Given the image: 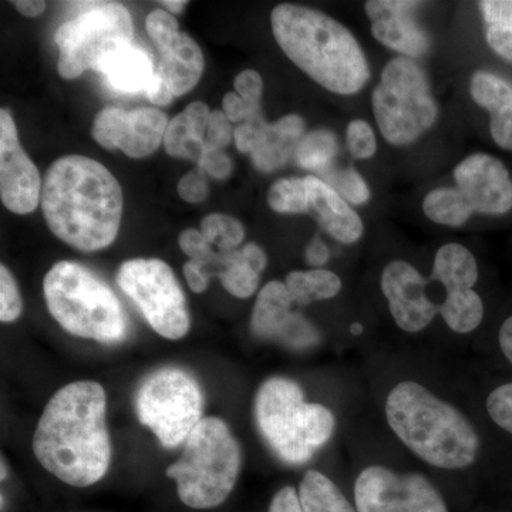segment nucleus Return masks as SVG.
Segmentation results:
<instances>
[{"mask_svg":"<svg viewBox=\"0 0 512 512\" xmlns=\"http://www.w3.org/2000/svg\"><path fill=\"white\" fill-rule=\"evenodd\" d=\"M106 410V390L100 383L82 380L57 390L33 436L40 466L72 487L99 483L111 461Z\"/></svg>","mask_w":512,"mask_h":512,"instance_id":"f257e3e1","label":"nucleus"},{"mask_svg":"<svg viewBox=\"0 0 512 512\" xmlns=\"http://www.w3.org/2000/svg\"><path fill=\"white\" fill-rule=\"evenodd\" d=\"M160 5L164 6L165 10L171 15H177V13L183 12L187 2L185 0H164V2H160Z\"/></svg>","mask_w":512,"mask_h":512,"instance_id":"bf43d9fd","label":"nucleus"},{"mask_svg":"<svg viewBox=\"0 0 512 512\" xmlns=\"http://www.w3.org/2000/svg\"><path fill=\"white\" fill-rule=\"evenodd\" d=\"M305 393L298 383L286 377H271L259 387L255 396V419L272 451L286 464L301 466L311 460V448L299 434V407Z\"/></svg>","mask_w":512,"mask_h":512,"instance_id":"9b49d317","label":"nucleus"},{"mask_svg":"<svg viewBox=\"0 0 512 512\" xmlns=\"http://www.w3.org/2000/svg\"><path fill=\"white\" fill-rule=\"evenodd\" d=\"M272 32L279 47L302 72L340 96L359 93L369 82V64L355 36L319 10L276 6Z\"/></svg>","mask_w":512,"mask_h":512,"instance_id":"7ed1b4c3","label":"nucleus"},{"mask_svg":"<svg viewBox=\"0 0 512 512\" xmlns=\"http://www.w3.org/2000/svg\"><path fill=\"white\" fill-rule=\"evenodd\" d=\"M470 93L490 113L491 136L498 147L512 151V84L490 72L473 74Z\"/></svg>","mask_w":512,"mask_h":512,"instance_id":"6ab92c4d","label":"nucleus"},{"mask_svg":"<svg viewBox=\"0 0 512 512\" xmlns=\"http://www.w3.org/2000/svg\"><path fill=\"white\" fill-rule=\"evenodd\" d=\"M431 282L409 262L397 259L384 266L380 286L394 322L404 332H421L440 313V303L427 293Z\"/></svg>","mask_w":512,"mask_h":512,"instance_id":"4468645a","label":"nucleus"},{"mask_svg":"<svg viewBox=\"0 0 512 512\" xmlns=\"http://www.w3.org/2000/svg\"><path fill=\"white\" fill-rule=\"evenodd\" d=\"M234 84L237 94L247 103L249 114L261 110V97L264 92L261 74L255 70H245L235 77Z\"/></svg>","mask_w":512,"mask_h":512,"instance_id":"a18cd8bd","label":"nucleus"},{"mask_svg":"<svg viewBox=\"0 0 512 512\" xmlns=\"http://www.w3.org/2000/svg\"><path fill=\"white\" fill-rule=\"evenodd\" d=\"M163 144L165 151L171 157L188 158V160H194L197 163H200L205 151V143L195 137L185 111L170 120L167 131H165Z\"/></svg>","mask_w":512,"mask_h":512,"instance_id":"473e14b6","label":"nucleus"},{"mask_svg":"<svg viewBox=\"0 0 512 512\" xmlns=\"http://www.w3.org/2000/svg\"><path fill=\"white\" fill-rule=\"evenodd\" d=\"M183 456L165 471L178 498L194 510L220 507L234 491L242 450L225 421L204 417L185 441Z\"/></svg>","mask_w":512,"mask_h":512,"instance_id":"423d86ee","label":"nucleus"},{"mask_svg":"<svg viewBox=\"0 0 512 512\" xmlns=\"http://www.w3.org/2000/svg\"><path fill=\"white\" fill-rule=\"evenodd\" d=\"M146 29L160 53L170 49L181 35L177 20L165 9H154L147 16Z\"/></svg>","mask_w":512,"mask_h":512,"instance_id":"c9c22d12","label":"nucleus"},{"mask_svg":"<svg viewBox=\"0 0 512 512\" xmlns=\"http://www.w3.org/2000/svg\"><path fill=\"white\" fill-rule=\"evenodd\" d=\"M43 215L60 241L83 252L110 247L123 217V191L113 174L92 158L66 156L47 170Z\"/></svg>","mask_w":512,"mask_h":512,"instance_id":"f03ea898","label":"nucleus"},{"mask_svg":"<svg viewBox=\"0 0 512 512\" xmlns=\"http://www.w3.org/2000/svg\"><path fill=\"white\" fill-rule=\"evenodd\" d=\"M329 258L330 252L325 242L319 237L313 238L311 244L308 245L305 251L306 264L313 266L315 269H322V266L328 264Z\"/></svg>","mask_w":512,"mask_h":512,"instance_id":"5fc2aeb1","label":"nucleus"},{"mask_svg":"<svg viewBox=\"0 0 512 512\" xmlns=\"http://www.w3.org/2000/svg\"><path fill=\"white\" fill-rule=\"evenodd\" d=\"M431 281L440 282L446 293L473 289L478 281L476 256L464 245L446 244L434 256Z\"/></svg>","mask_w":512,"mask_h":512,"instance_id":"b1692460","label":"nucleus"},{"mask_svg":"<svg viewBox=\"0 0 512 512\" xmlns=\"http://www.w3.org/2000/svg\"><path fill=\"white\" fill-rule=\"evenodd\" d=\"M338 150V140L332 131H311L305 134L296 148V163L305 170L323 171L332 164Z\"/></svg>","mask_w":512,"mask_h":512,"instance_id":"7c9ffc66","label":"nucleus"},{"mask_svg":"<svg viewBox=\"0 0 512 512\" xmlns=\"http://www.w3.org/2000/svg\"><path fill=\"white\" fill-rule=\"evenodd\" d=\"M352 332L353 333L362 332V328H360V325H357V323H355V325H353Z\"/></svg>","mask_w":512,"mask_h":512,"instance_id":"680f3d73","label":"nucleus"},{"mask_svg":"<svg viewBox=\"0 0 512 512\" xmlns=\"http://www.w3.org/2000/svg\"><path fill=\"white\" fill-rule=\"evenodd\" d=\"M454 180L474 212L504 215L512 210L511 175L498 158L473 154L457 165Z\"/></svg>","mask_w":512,"mask_h":512,"instance_id":"dca6fc26","label":"nucleus"},{"mask_svg":"<svg viewBox=\"0 0 512 512\" xmlns=\"http://www.w3.org/2000/svg\"><path fill=\"white\" fill-rule=\"evenodd\" d=\"M298 494L303 512H356L338 485L316 470L303 476Z\"/></svg>","mask_w":512,"mask_h":512,"instance_id":"393cba45","label":"nucleus"},{"mask_svg":"<svg viewBox=\"0 0 512 512\" xmlns=\"http://www.w3.org/2000/svg\"><path fill=\"white\" fill-rule=\"evenodd\" d=\"M346 140H348L350 153L357 160H367L375 156L377 150L375 131L367 121H350Z\"/></svg>","mask_w":512,"mask_h":512,"instance_id":"58836bf2","label":"nucleus"},{"mask_svg":"<svg viewBox=\"0 0 512 512\" xmlns=\"http://www.w3.org/2000/svg\"><path fill=\"white\" fill-rule=\"evenodd\" d=\"M42 178L20 146L18 128L6 109L0 110V197L13 214H30L42 198Z\"/></svg>","mask_w":512,"mask_h":512,"instance_id":"ddd939ff","label":"nucleus"},{"mask_svg":"<svg viewBox=\"0 0 512 512\" xmlns=\"http://www.w3.org/2000/svg\"><path fill=\"white\" fill-rule=\"evenodd\" d=\"M124 109L106 107L97 114L93 123V138L106 150H117V134Z\"/></svg>","mask_w":512,"mask_h":512,"instance_id":"ea45409f","label":"nucleus"},{"mask_svg":"<svg viewBox=\"0 0 512 512\" xmlns=\"http://www.w3.org/2000/svg\"><path fill=\"white\" fill-rule=\"evenodd\" d=\"M241 251L245 261L254 271L258 272V274H262L265 271L266 265H268V256H266L264 249L259 247L258 244L251 242V244L242 247Z\"/></svg>","mask_w":512,"mask_h":512,"instance_id":"6e6d98bb","label":"nucleus"},{"mask_svg":"<svg viewBox=\"0 0 512 512\" xmlns=\"http://www.w3.org/2000/svg\"><path fill=\"white\" fill-rule=\"evenodd\" d=\"M440 315L448 328L466 335L476 330L484 318L483 299L474 289L446 293L440 303Z\"/></svg>","mask_w":512,"mask_h":512,"instance_id":"bb28decb","label":"nucleus"},{"mask_svg":"<svg viewBox=\"0 0 512 512\" xmlns=\"http://www.w3.org/2000/svg\"><path fill=\"white\" fill-rule=\"evenodd\" d=\"M299 434L312 451L325 446L335 430V416L318 403H302L298 414Z\"/></svg>","mask_w":512,"mask_h":512,"instance_id":"2f4dec72","label":"nucleus"},{"mask_svg":"<svg viewBox=\"0 0 512 512\" xmlns=\"http://www.w3.org/2000/svg\"><path fill=\"white\" fill-rule=\"evenodd\" d=\"M268 512H303L298 491L293 487H284L275 494Z\"/></svg>","mask_w":512,"mask_h":512,"instance_id":"8fccbe9b","label":"nucleus"},{"mask_svg":"<svg viewBox=\"0 0 512 512\" xmlns=\"http://www.w3.org/2000/svg\"><path fill=\"white\" fill-rule=\"evenodd\" d=\"M292 305L285 282L266 284L252 311L251 330L256 338L274 340L293 349L315 346L320 339L318 330L299 313L292 312Z\"/></svg>","mask_w":512,"mask_h":512,"instance_id":"2eb2a0df","label":"nucleus"},{"mask_svg":"<svg viewBox=\"0 0 512 512\" xmlns=\"http://www.w3.org/2000/svg\"><path fill=\"white\" fill-rule=\"evenodd\" d=\"M204 396L191 373L180 367L154 370L138 387L136 412L165 448L184 444L202 417Z\"/></svg>","mask_w":512,"mask_h":512,"instance_id":"1a4fd4ad","label":"nucleus"},{"mask_svg":"<svg viewBox=\"0 0 512 512\" xmlns=\"http://www.w3.org/2000/svg\"><path fill=\"white\" fill-rule=\"evenodd\" d=\"M485 22V39L498 56L512 63V0L478 3Z\"/></svg>","mask_w":512,"mask_h":512,"instance_id":"c85d7f7f","label":"nucleus"},{"mask_svg":"<svg viewBox=\"0 0 512 512\" xmlns=\"http://www.w3.org/2000/svg\"><path fill=\"white\" fill-rule=\"evenodd\" d=\"M268 205L279 214H305L309 211L306 178H281L269 188Z\"/></svg>","mask_w":512,"mask_h":512,"instance_id":"72a5a7b5","label":"nucleus"},{"mask_svg":"<svg viewBox=\"0 0 512 512\" xmlns=\"http://www.w3.org/2000/svg\"><path fill=\"white\" fill-rule=\"evenodd\" d=\"M305 137V121L296 114L282 117L266 128L261 143L252 151V163L264 173L285 167Z\"/></svg>","mask_w":512,"mask_h":512,"instance_id":"4be33fe9","label":"nucleus"},{"mask_svg":"<svg viewBox=\"0 0 512 512\" xmlns=\"http://www.w3.org/2000/svg\"><path fill=\"white\" fill-rule=\"evenodd\" d=\"M222 111L231 123H244L249 117V109L244 99L237 93L225 94Z\"/></svg>","mask_w":512,"mask_h":512,"instance_id":"3c124183","label":"nucleus"},{"mask_svg":"<svg viewBox=\"0 0 512 512\" xmlns=\"http://www.w3.org/2000/svg\"><path fill=\"white\" fill-rule=\"evenodd\" d=\"M184 111L185 114H187L188 120H190L195 137L205 143L208 123H210L212 113V111H210V107H208L207 104L202 103V101H194V103H191Z\"/></svg>","mask_w":512,"mask_h":512,"instance_id":"09e8293b","label":"nucleus"},{"mask_svg":"<svg viewBox=\"0 0 512 512\" xmlns=\"http://www.w3.org/2000/svg\"><path fill=\"white\" fill-rule=\"evenodd\" d=\"M355 503L357 512H448L429 478L383 466L367 467L357 476Z\"/></svg>","mask_w":512,"mask_h":512,"instance_id":"f8f14e48","label":"nucleus"},{"mask_svg":"<svg viewBox=\"0 0 512 512\" xmlns=\"http://www.w3.org/2000/svg\"><path fill=\"white\" fill-rule=\"evenodd\" d=\"M328 184L349 204L363 205L370 200L369 187L355 168H345L330 175Z\"/></svg>","mask_w":512,"mask_h":512,"instance_id":"e433bc0d","label":"nucleus"},{"mask_svg":"<svg viewBox=\"0 0 512 512\" xmlns=\"http://www.w3.org/2000/svg\"><path fill=\"white\" fill-rule=\"evenodd\" d=\"M201 232L218 251L231 252L244 242L245 229L241 222L225 214H211L202 220Z\"/></svg>","mask_w":512,"mask_h":512,"instance_id":"f704fd0d","label":"nucleus"},{"mask_svg":"<svg viewBox=\"0 0 512 512\" xmlns=\"http://www.w3.org/2000/svg\"><path fill=\"white\" fill-rule=\"evenodd\" d=\"M234 131L235 128H232V123L224 111H212L205 136V148L222 151V148L228 147L234 141Z\"/></svg>","mask_w":512,"mask_h":512,"instance_id":"c03bdc74","label":"nucleus"},{"mask_svg":"<svg viewBox=\"0 0 512 512\" xmlns=\"http://www.w3.org/2000/svg\"><path fill=\"white\" fill-rule=\"evenodd\" d=\"M487 412L497 426L512 434V383L503 384L488 394Z\"/></svg>","mask_w":512,"mask_h":512,"instance_id":"37998d69","label":"nucleus"},{"mask_svg":"<svg viewBox=\"0 0 512 512\" xmlns=\"http://www.w3.org/2000/svg\"><path fill=\"white\" fill-rule=\"evenodd\" d=\"M178 244H180L184 254L188 256V261L195 262L204 269L211 264L215 252H217L214 245L197 229H185L181 232Z\"/></svg>","mask_w":512,"mask_h":512,"instance_id":"a19ab883","label":"nucleus"},{"mask_svg":"<svg viewBox=\"0 0 512 512\" xmlns=\"http://www.w3.org/2000/svg\"><path fill=\"white\" fill-rule=\"evenodd\" d=\"M146 94L148 100L156 104V106H167L175 97L173 90L170 89L164 77L158 72H156V76H154L153 82L148 87Z\"/></svg>","mask_w":512,"mask_h":512,"instance_id":"603ef678","label":"nucleus"},{"mask_svg":"<svg viewBox=\"0 0 512 512\" xmlns=\"http://www.w3.org/2000/svg\"><path fill=\"white\" fill-rule=\"evenodd\" d=\"M23 311L22 296L13 278L12 272L5 265L0 266V320L3 323L15 322Z\"/></svg>","mask_w":512,"mask_h":512,"instance_id":"4c0bfd02","label":"nucleus"},{"mask_svg":"<svg viewBox=\"0 0 512 512\" xmlns=\"http://www.w3.org/2000/svg\"><path fill=\"white\" fill-rule=\"evenodd\" d=\"M43 295L52 318L70 335L100 343L126 338L123 305L113 289L86 266L57 262L43 279Z\"/></svg>","mask_w":512,"mask_h":512,"instance_id":"39448f33","label":"nucleus"},{"mask_svg":"<svg viewBox=\"0 0 512 512\" xmlns=\"http://www.w3.org/2000/svg\"><path fill=\"white\" fill-rule=\"evenodd\" d=\"M170 120L163 111L153 107L124 110L121 116L117 148L131 158L150 156L161 143Z\"/></svg>","mask_w":512,"mask_h":512,"instance_id":"aec40b11","label":"nucleus"},{"mask_svg":"<svg viewBox=\"0 0 512 512\" xmlns=\"http://www.w3.org/2000/svg\"><path fill=\"white\" fill-rule=\"evenodd\" d=\"M268 126L269 123H266L261 110L249 114L248 119L235 128V146L241 153L251 154L255 147L261 143Z\"/></svg>","mask_w":512,"mask_h":512,"instance_id":"79ce46f5","label":"nucleus"},{"mask_svg":"<svg viewBox=\"0 0 512 512\" xmlns=\"http://www.w3.org/2000/svg\"><path fill=\"white\" fill-rule=\"evenodd\" d=\"M372 104L380 133L393 146L412 144L439 117L426 74L406 57L386 64L373 90Z\"/></svg>","mask_w":512,"mask_h":512,"instance_id":"0eeeda50","label":"nucleus"},{"mask_svg":"<svg viewBox=\"0 0 512 512\" xmlns=\"http://www.w3.org/2000/svg\"><path fill=\"white\" fill-rule=\"evenodd\" d=\"M157 72L164 77L175 97L191 92L204 72V55L191 36L181 32L170 49L160 53Z\"/></svg>","mask_w":512,"mask_h":512,"instance_id":"5701e85b","label":"nucleus"},{"mask_svg":"<svg viewBox=\"0 0 512 512\" xmlns=\"http://www.w3.org/2000/svg\"><path fill=\"white\" fill-rule=\"evenodd\" d=\"M498 340H500V348L503 350L504 356L507 357L512 366V315L505 319L503 326H501Z\"/></svg>","mask_w":512,"mask_h":512,"instance_id":"4d7b16f0","label":"nucleus"},{"mask_svg":"<svg viewBox=\"0 0 512 512\" xmlns=\"http://www.w3.org/2000/svg\"><path fill=\"white\" fill-rule=\"evenodd\" d=\"M134 26L126 6L114 2L83 3V12L63 23L55 35L60 76L77 79L120 47L133 43Z\"/></svg>","mask_w":512,"mask_h":512,"instance_id":"6e6552de","label":"nucleus"},{"mask_svg":"<svg viewBox=\"0 0 512 512\" xmlns=\"http://www.w3.org/2000/svg\"><path fill=\"white\" fill-rule=\"evenodd\" d=\"M183 271L185 279H187V284L190 286L192 292H205V289L208 288V284H210L211 278L201 265L188 261L187 264L184 265Z\"/></svg>","mask_w":512,"mask_h":512,"instance_id":"864d4df0","label":"nucleus"},{"mask_svg":"<svg viewBox=\"0 0 512 512\" xmlns=\"http://www.w3.org/2000/svg\"><path fill=\"white\" fill-rule=\"evenodd\" d=\"M200 170L205 175L215 178V180H227L234 170L231 158L221 150H208L205 148L200 160Z\"/></svg>","mask_w":512,"mask_h":512,"instance_id":"de8ad7c7","label":"nucleus"},{"mask_svg":"<svg viewBox=\"0 0 512 512\" xmlns=\"http://www.w3.org/2000/svg\"><path fill=\"white\" fill-rule=\"evenodd\" d=\"M285 285L293 303L301 306L335 298L342 291V279L328 269L292 271L286 276Z\"/></svg>","mask_w":512,"mask_h":512,"instance_id":"a878e982","label":"nucleus"},{"mask_svg":"<svg viewBox=\"0 0 512 512\" xmlns=\"http://www.w3.org/2000/svg\"><path fill=\"white\" fill-rule=\"evenodd\" d=\"M178 194L190 204H198L208 197V184L201 170L190 171L178 183Z\"/></svg>","mask_w":512,"mask_h":512,"instance_id":"49530a36","label":"nucleus"},{"mask_svg":"<svg viewBox=\"0 0 512 512\" xmlns=\"http://www.w3.org/2000/svg\"><path fill=\"white\" fill-rule=\"evenodd\" d=\"M384 412L393 433L424 463L443 470H463L476 463V427L423 384L407 380L394 386Z\"/></svg>","mask_w":512,"mask_h":512,"instance_id":"20e7f679","label":"nucleus"},{"mask_svg":"<svg viewBox=\"0 0 512 512\" xmlns=\"http://www.w3.org/2000/svg\"><path fill=\"white\" fill-rule=\"evenodd\" d=\"M258 272L247 264L241 248L231 252H222V268L217 278L225 291L239 299L254 295L259 285Z\"/></svg>","mask_w":512,"mask_h":512,"instance_id":"c756f323","label":"nucleus"},{"mask_svg":"<svg viewBox=\"0 0 512 512\" xmlns=\"http://www.w3.org/2000/svg\"><path fill=\"white\" fill-rule=\"evenodd\" d=\"M5 461H2V481L6 480V477H8V470H5Z\"/></svg>","mask_w":512,"mask_h":512,"instance_id":"052dcab7","label":"nucleus"},{"mask_svg":"<svg viewBox=\"0 0 512 512\" xmlns=\"http://www.w3.org/2000/svg\"><path fill=\"white\" fill-rule=\"evenodd\" d=\"M423 211L429 220L446 227H463L476 214L458 188H437L426 195Z\"/></svg>","mask_w":512,"mask_h":512,"instance_id":"cd10ccee","label":"nucleus"},{"mask_svg":"<svg viewBox=\"0 0 512 512\" xmlns=\"http://www.w3.org/2000/svg\"><path fill=\"white\" fill-rule=\"evenodd\" d=\"M97 72L117 92L134 94L147 92L157 70L146 50L130 43L106 57Z\"/></svg>","mask_w":512,"mask_h":512,"instance_id":"412c9836","label":"nucleus"},{"mask_svg":"<svg viewBox=\"0 0 512 512\" xmlns=\"http://www.w3.org/2000/svg\"><path fill=\"white\" fill-rule=\"evenodd\" d=\"M117 284L158 335L178 340L190 332L187 299L173 269L161 259L124 262L117 271Z\"/></svg>","mask_w":512,"mask_h":512,"instance_id":"9d476101","label":"nucleus"},{"mask_svg":"<svg viewBox=\"0 0 512 512\" xmlns=\"http://www.w3.org/2000/svg\"><path fill=\"white\" fill-rule=\"evenodd\" d=\"M419 2L406 0H370L365 3L367 16L372 20V33L377 42L394 52L409 57L423 56L430 40L412 18Z\"/></svg>","mask_w":512,"mask_h":512,"instance_id":"f3484780","label":"nucleus"},{"mask_svg":"<svg viewBox=\"0 0 512 512\" xmlns=\"http://www.w3.org/2000/svg\"><path fill=\"white\" fill-rule=\"evenodd\" d=\"M13 5L26 18H36L46 10V2H40V0H19V2H13Z\"/></svg>","mask_w":512,"mask_h":512,"instance_id":"13d9d810","label":"nucleus"},{"mask_svg":"<svg viewBox=\"0 0 512 512\" xmlns=\"http://www.w3.org/2000/svg\"><path fill=\"white\" fill-rule=\"evenodd\" d=\"M305 178L308 212L316 218L320 227L342 244L352 245L359 241L363 235V222L357 212L326 181L313 175Z\"/></svg>","mask_w":512,"mask_h":512,"instance_id":"a211bd4d","label":"nucleus"}]
</instances>
